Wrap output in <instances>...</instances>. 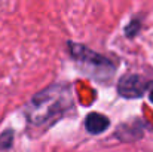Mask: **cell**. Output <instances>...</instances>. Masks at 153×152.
Segmentation results:
<instances>
[{
	"instance_id": "6da1fadb",
	"label": "cell",
	"mask_w": 153,
	"mask_h": 152,
	"mask_svg": "<svg viewBox=\"0 0 153 152\" xmlns=\"http://www.w3.org/2000/svg\"><path fill=\"white\" fill-rule=\"evenodd\" d=\"M71 106V93L65 85H52L28 103L25 113L30 122L42 125L59 116Z\"/></svg>"
},
{
	"instance_id": "7a4b0ae2",
	"label": "cell",
	"mask_w": 153,
	"mask_h": 152,
	"mask_svg": "<svg viewBox=\"0 0 153 152\" xmlns=\"http://www.w3.org/2000/svg\"><path fill=\"white\" fill-rule=\"evenodd\" d=\"M149 88V84L144 82L140 76L128 75L119 81V93L126 99H137L141 97Z\"/></svg>"
},
{
	"instance_id": "3957f363",
	"label": "cell",
	"mask_w": 153,
	"mask_h": 152,
	"mask_svg": "<svg viewBox=\"0 0 153 152\" xmlns=\"http://www.w3.org/2000/svg\"><path fill=\"white\" fill-rule=\"evenodd\" d=\"M85 127L92 134H101L110 127V121L107 116H104L101 113H91L86 116Z\"/></svg>"
},
{
	"instance_id": "277c9868",
	"label": "cell",
	"mask_w": 153,
	"mask_h": 152,
	"mask_svg": "<svg viewBox=\"0 0 153 152\" xmlns=\"http://www.w3.org/2000/svg\"><path fill=\"white\" fill-rule=\"evenodd\" d=\"M149 97H150V100L153 101V84H149Z\"/></svg>"
}]
</instances>
